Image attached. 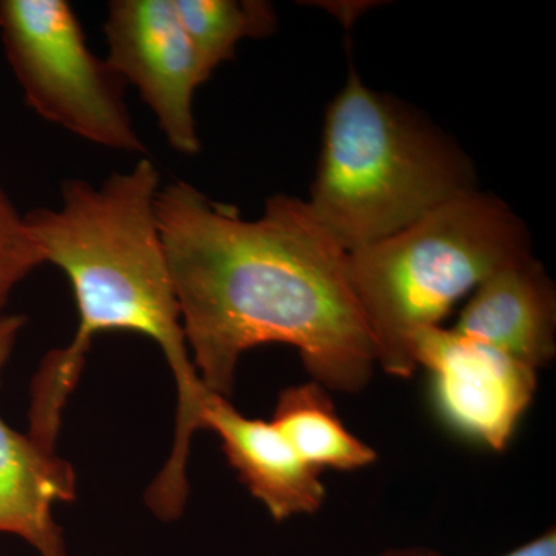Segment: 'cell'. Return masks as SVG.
Masks as SVG:
<instances>
[{
	"label": "cell",
	"mask_w": 556,
	"mask_h": 556,
	"mask_svg": "<svg viewBox=\"0 0 556 556\" xmlns=\"http://www.w3.org/2000/svg\"><path fill=\"white\" fill-rule=\"evenodd\" d=\"M527 254L532 243L525 222L503 200L479 190L350 252L348 280L371 334L376 365L394 378H412L417 332L441 327L464 295Z\"/></svg>",
	"instance_id": "4"
},
{
	"label": "cell",
	"mask_w": 556,
	"mask_h": 556,
	"mask_svg": "<svg viewBox=\"0 0 556 556\" xmlns=\"http://www.w3.org/2000/svg\"><path fill=\"white\" fill-rule=\"evenodd\" d=\"M270 424L314 471H356L378 459L375 448L351 433L329 390L316 380L289 387L278 396Z\"/></svg>",
	"instance_id": "11"
},
{
	"label": "cell",
	"mask_w": 556,
	"mask_h": 556,
	"mask_svg": "<svg viewBox=\"0 0 556 556\" xmlns=\"http://www.w3.org/2000/svg\"><path fill=\"white\" fill-rule=\"evenodd\" d=\"M24 325V316L0 314V380H2L3 369H5L7 362L13 353V348L16 345V340L20 338Z\"/></svg>",
	"instance_id": "14"
},
{
	"label": "cell",
	"mask_w": 556,
	"mask_h": 556,
	"mask_svg": "<svg viewBox=\"0 0 556 556\" xmlns=\"http://www.w3.org/2000/svg\"><path fill=\"white\" fill-rule=\"evenodd\" d=\"M201 426L218 434L230 466L276 521L313 515L324 506L320 473L295 455L270 420L241 415L228 399L207 390Z\"/></svg>",
	"instance_id": "9"
},
{
	"label": "cell",
	"mask_w": 556,
	"mask_h": 556,
	"mask_svg": "<svg viewBox=\"0 0 556 556\" xmlns=\"http://www.w3.org/2000/svg\"><path fill=\"white\" fill-rule=\"evenodd\" d=\"M379 556H442L439 552L433 548L427 547H399L390 548V551L383 552Z\"/></svg>",
	"instance_id": "16"
},
{
	"label": "cell",
	"mask_w": 556,
	"mask_h": 556,
	"mask_svg": "<svg viewBox=\"0 0 556 556\" xmlns=\"http://www.w3.org/2000/svg\"><path fill=\"white\" fill-rule=\"evenodd\" d=\"M40 265L42 254L28 232L24 215L0 186V314L13 289Z\"/></svg>",
	"instance_id": "13"
},
{
	"label": "cell",
	"mask_w": 556,
	"mask_h": 556,
	"mask_svg": "<svg viewBox=\"0 0 556 556\" xmlns=\"http://www.w3.org/2000/svg\"><path fill=\"white\" fill-rule=\"evenodd\" d=\"M75 496L72 466L0 419V533L20 536L39 556H68L53 507Z\"/></svg>",
	"instance_id": "10"
},
{
	"label": "cell",
	"mask_w": 556,
	"mask_h": 556,
	"mask_svg": "<svg viewBox=\"0 0 556 556\" xmlns=\"http://www.w3.org/2000/svg\"><path fill=\"white\" fill-rule=\"evenodd\" d=\"M160 189L155 164L141 159L130 170L113 172L101 186L65 179L60 207L24 215L43 263H53L67 276L79 316L72 343L47 354L39 372L50 393L68 397L94 336H146L169 362L178 391L175 439L189 442L201 428L206 388L190 358L161 239Z\"/></svg>",
	"instance_id": "2"
},
{
	"label": "cell",
	"mask_w": 556,
	"mask_h": 556,
	"mask_svg": "<svg viewBox=\"0 0 556 556\" xmlns=\"http://www.w3.org/2000/svg\"><path fill=\"white\" fill-rule=\"evenodd\" d=\"M412 350L416 367L430 372L442 422L467 441L504 452L535 396L538 371L453 328L417 332Z\"/></svg>",
	"instance_id": "6"
},
{
	"label": "cell",
	"mask_w": 556,
	"mask_h": 556,
	"mask_svg": "<svg viewBox=\"0 0 556 556\" xmlns=\"http://www.w3.org/2000/svg\"><path fill=\"white\" fill-rule=\"evenodd\" d=\"M504 556H556V530L552 527L543 535L533 538Z\"/></svg>",
	"instance_id": "15"
},
{
	"label": "cell",
	"mask_w": 556,
	"mask_h": 556,
	"mask_svg": "<svg viewBox=\"0 0 556 556\" xmlns=\"http://www.w3.org/2000/svg\"><path fill=\"white\" fill-rule=\"evenodd\" d=\"M455 331L481 340L527 367H547L556 353V292L533 254L485 278L457 318Z\"/></svg>",
	"instance_id": "8"
},
{
	"label": "cell",
	"mask_w": 556,
	"mask_h": 556,
	"mask_svg": "<svg viewBox=\"0 0 556 556\" xmlns=\"http://www.w3.org/2000/svg\"><path fill=\"white\" fill-rule=\"evenodd\" d=\"M161 239L192 364L206 390L228 399L248 350L294 346L329 391L364 390L375 345L348 280V252L306 201L277 193L257 219L189 182L160 189Z\"/></svg>",
	"instance_id": "1"
},
{
	"label": "cell",
	"mask_w": 556,
	"mask_h": 556,
	"mask_svg": "<svg viewBox=\"0 0 556 556\" xmlns=\"http://www.w3.org/2000/svg\"><path fill=\"white\" fill-rule=\"evenodd\" d=\"M175 5L207 79L236 56L241 40L277 30V11L266 0H175Z\"/></svg>",
	"instance_id": "12"
},
{
	"label": "cell",
	"mask_w": 556,
	"mask_h": 556,
	"mask_svg": "<svg viewBox=\"0 0 556 556\" xmlns=\"http://www.w3.org/2000/svg\"><path fill=\"white\" fill-rule=\"evenodd\" d=\"M104 31L110 68L137 87L170 148L197 155L193 97L207 78L175 0H113Z\"/></svg>",
	"instance_id": "7"
},
{
	"label": "cell",
	"mask_w": 556,
	"mask_h": 556,
	"mask_svg": "<svg viewBox=\"0 0 556 556\" xmlns=\"http://www.w3.org/2000/svg\"><path fill=\"white\" fill-rule=\"evenodd\" d=\"M0 38L25 100L40 118L121 152L144 153L124 80L87 46L65 0H0Z\"/></svg>",
	"instance_id": "5"
},
{
	"label": "cell",
	"mask_w": 556,
	"mask_h": 556,
	"mask_svg": "<svg viewBox=\"0 0 556 556\" xmlns=\"http://www.w3.org/2000/svg\"><path fill=\"white\" fill-rule=\"evenodd\" d=\"M477 189L464 150L415 109L350 70L331 101L311 214L348 254Z\"/></svg>",
	"instance_id": "3"
}]
</instances>
